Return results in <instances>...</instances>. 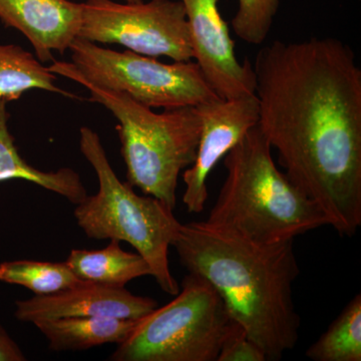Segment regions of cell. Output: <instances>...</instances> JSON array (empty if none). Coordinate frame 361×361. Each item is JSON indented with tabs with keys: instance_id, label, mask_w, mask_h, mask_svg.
<instances>
[{
	"instance_id": "6da1fadb",
	"label": "cell",
	"mask_w": 361,
	"mask_h": 361,
	"mask_svg": "<svg viewBox=\"0 0 361 361\" xmlns=\"http://www.w3.org/2000/svg\"><path fill=\"white\" fill-rule=\"evenodd\" d=\"M253 66L258 128L341 236L361 225V68L334 37L274 40Z\"/></svg>"
},
{
	"instance_id": "7a4b0ae2",
	"label": "cell",
	"mask_w": 361,
	"mask_h": 361,
	"mask_svg": "<svg viewBox=\"0 0 361 361\" xmlns=\"http://www.w3.org/2000/svg\"><path fill=\"white\" fill-rule=\"evenodd\" d=\"M172 246L180 264L215 289L267 360L295 348L301 320L293 299L300 273L294 240L256 243L200 221L180 225Z\"/></svg>"
},
{
	"instance_id": "3957f363",
	"label": "cell",
	"mask_w": 361,
	"mask_h": 361,
	"mask_svg": "<svg viewBox=\"0 0 361 361\" xmlns=\"http://www.w3.org/2000/svg\"><path fill=\"white\" fill-rule=\"evenodd\" d=\"M227 175L205 222L260 244L294 240L329 220L322 209L278 170L258 126L224 157Z\"/></svg>"
},
{
	"instance_id": "277c9868",
	"label": "cell",
	"mask_w": 361,
	"mask_h": 361,
	"mask_svg": "<svg viewBox=\"0 0 361 361\" xmlns=\"http://www.w3.org/2000/svg\"><path fill=\"white\" fill-rule=\"evenodd\" d=\"M47 68L84 85L90 102L103 104L113 114L118 122L116 130L127 167V182L174 210L180 172L194 163L198 149L202 122L197 106L157 114L123 92L90 84L75 75L65 61H52Z\"/></svg>"
},
{
	"instance_id": "5b68a950",
	"label": "cell",
	"mask_w": 361,
	"mask_h": 361,
	"mask_svg": "<svg viewBox=\"0 0 361 361\" xmlns=\"http://www.w3.org/2000/svg\"><path fill=\"white\" fill-rule=\"evenodd\" d=\"M80 147L96 172L99 191L75 205L78 225L90 239L130 244L148 263L161 290L177 295L180 286L168 257L182 225L174 210L155 197L140 196L129 183L118 179L94 130L80 129Z\"/></svg>"
},
{
	"instance_id": "8992f818",
	"label": "cell",
	"mask_w": 361,
	"mask_h": 361,
	"mask_svg": "<svg viewBox=\"0 0 361 361\" xmlns=\"http://www.w3.org/2000/svg\"><path fill=\"white\" fill-rule=\"evenodd\" d=\"M232 319L215 289L189 273L179 293L137 322L114 361H217Z\"/></svg>"
},
{
	"instance_id": "52a82bcc",
	"label": "cell",
	"mask_w": 361,
	"mask_h": 361,
	"mask_svg": "<svg viewBox=\"0 0 361 361\" xmlns=\"http://www.w3.org/2000/svg\"><path fill=\"white\" fill-rule=\"evenodd\" d=\"M75 75L103 89L123 92L149 109L196 106L219 97L193 61L164 63L129 49L116 51L77 37L70 47Z\"/></svg>"
},
{
	"instance_id": "ba28073f",
	"label": "cell",
	"mask_w": 361,
	"mask_h": 361,
	"mask_svg": "<svg viewBox=\"0 0 361 361\" xmlns=\"http://www.w3.org/2000/svg\"><path fill=\"white\" fill-rule=\"evenodd\" d=\"M78 37L94 44H118L135 54L174 61L194 59L186 13L175 0L118 2L87 0Z\"/></svg>"
},
{
	"instance_id": "9c48e42d",
	"label": "cell",
	"mask_w": 361,
	"mask_h": 361,
	"mask_svg": "<svg viewBox=\"0 0 361 361\" xmlns=\"http://www.w3.org/2000/svg\"><path fill=\"white\" fill-rule=\"evenodd\" d=\"M196 106L201 116L200 140L194 163L183 174V203L192 214L205 208L207 182L214 168L257 125L259 118L255 94L230 99L216 97Z\"/></svg>"
},
{
	"instance_id": "30bf717a",
	"label": "cell",
	"mask_w": 361,
	"mask_h": 361,
	"mask_svg": "<svg viewBox=\"0 0 361 361\" xmlns=\"http://www.w3.org/2000/svg\"><path fill=\"white\" fill-rule=\"evenodd\" d=\"M180 1L186 13L194 59L215 94L226 99L255 94L253 66L248 59H237L219 0Z\"/></svg>"
},
{
	"instance_id": "8fae6325",
	"label": "cell",
	"mask_w": 361,
	"mask_h": 361,
	"mask_svg": "<svg viewBox=\"0 0 361 361\" xmlns=\"http://www.w3.org/2000/svg\"><path fill=\"white\" fill-rule=\"evenodd\" d=\"M158 307L153 298L135 295L125 287L82 282L51 295L16 301L14 316L23 322L63 317H111L140 320Z\"/></svg>"
},
{
	"instance_id": "7c38bea8",
	"label": "cell",
	"mask_w": 361,
	"mask_h": 361,
	"mask_svg": "<svg viewBox=\"0 0 361 361\" xmlns=\"http://www.w3.org/2000/svg\"><path fill=\"white\" fill-rule=\"evenodd\" d=\"M82 4L71 0H0V20L30 40L42 63L54 61L78 37Z\"/></svg>"
},
{
	"instance_id": "4fadbf2b",
	"label": "cell",
	"mask_w": 361,
	"mask_h": 361,
	"mask_svg": "<svg viewBox=\"0 0 361 361\" xmlns=\"http://www.w3.org/2000/svg\"><path fill=\"white\" fill-rule=\"evenodd\" d=\"M139 320L111 317H63L33 323L54 351L87 350L125 341Z\"/></svg>"
},
{
	"instance_id": "5bb4252c",
	"label": "cell",
	"mask_w": 361,
	"mask_h": 361,
	"mask_svg": "<svg viewBox=\"0 0 361 361\" xmlns=\"http://www.w3.org/2000/svg\"><path fill=\"white\" fill-rule=\"evenodd\" d=\"M6 102H0V182L25 180L63 197L78 205L87 196L80 175L70 168L44 172L33 168L20 156L8 129Z\"/></svg>"
},
{
	"instance_id": "9a60e30c",
	"label": "cell",
	"mask_w": 361,
	"mask_h": 361,
	"mask_svg": "<svg viewBox=\"0 0 361 361\" xmlns=\"http://www.w3.org/2000/svg\"><path fill=\"white\" fill-rule=\"evenodd\" d=\"M118 240L99 250L73 249L66 264L80 280L122 288L132 280L152 276L151 268L139 253L123 250Z\"/></svg>"
},
{
	"instance_id": "2e32d148",
	"label": "cell",
	"mask_w": 361,
	"mask_h": 361,
	"mask_svg": "<svg viewBox=\"0 0 361 361\" xmlns=\"http://www.w3.org/2000/svg\"><path fill=\"white\" fill-rule=\"evenodd\" d=\"M56 77L32 52L14 44H0V102L16 101L26 92L42 90L75 99L56 85Z\"/></svg>"
},
{
	"instance_id": "e0dca14e",
	"label": "cell",
	"mask_w": 361,
	"mask_h": 361,
	"mask_svg": "<svg viewBox=\"0 0 361 361\" xmlns=\"http://www.w3.org/2000/svg\"><path fill=\"white\" fill-rule=\"evenodd\" d=\"M314 361L361 360V295L356 294L326 331L306 350Z\"/></svg>"
},
{
	"instance_id": "ac0fdd59",
	"label": "cell",
	"mask_w": 361,
	"mask_h": 361,
	"mask_svg": "<svg viewBox=\"0 0 361 361\" xmlns=\"http://www.w3.org/2000/svg\"><path fill=\"white\" fill-rule=\"evenodd\" d=\"M0 281L20 285L35 295H51L56 292L73 288L82 280L71 271L65 262L14 260L0 264Z\"/></svg>"
},
{
	"instance_id": "d6986e66",
	"label": "cell",
	"mask_w": 361,
	"mask_h": 361,
	"mask_svg": "<svg viewBox=\"0 0 361 361\" xmlns=\"http://www.w3.org/2000/svg\"><path fill=\"white\" fill-rule=\"evenodd\" d=\"M231 25L235 35L249 44L260 45L267 39L279 9L280 0H237Z\"/></svg>"
},
{
	"instance_id": "ffe728a7",
	"label": "cell",
	"mask_w": 361,
	"mask_h": 361,
	"mask_svg": "<svg viewBox=\"0 0 361 361\" xmlns=\"http://www.w3.org/2000/svg\"><path fill=\"white\" fill-rule=\"evenodd\" d=\"M217 361H267V357L249 338L245 330L232 320L221 344Z\"/></svg>"
},
{
	"instance_id": "44dd1931",
	"label": "cell",
	"mask_w": 361,
	"mask_h": 361,
	"mask_svg": "<svg viewBox=\"0 0 361 361\" xmlns=\"http://www.w3.org/2000/svg\"><path fill=\"white\" fill-rule=\"evenodd\" d=\"M26 357L20 345L0 325V361H25Z\"/></svg>"
},
{
	"instance_id": "7402d4cb",
	"label": "cell",
	"mask_w": 361,
	"mask_h": 361,
	"mask_svg": "<svg viewBox=\"0 0 361 361\" xmlns=\"http://www.w3.org/2000/svg\"><path fill=\"white\" fill-rule=\"evenodd\" d=\"M123 1H125V2H137V1H142V0H123Z\"/></svg>"
}]
</instances>
